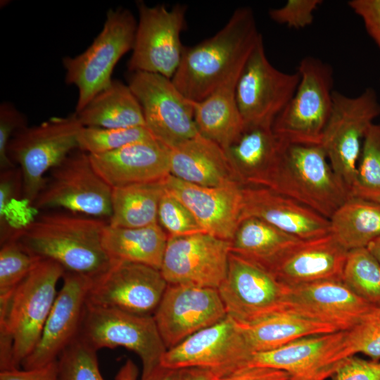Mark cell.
I'll list each match as a JSON object with an SVG mask.
<instances>
[{
  "label": "cell",
  "mask_w": 380,
  "mask_h": 380,
  "mask_svg": "<svg viewBox=\"0 0 380 380\" xmlns=\"http://www.w3.org/2000/svg\"><path fill=\"white\" fill-rule=\"evenodd\" d=\"M261 37L253 10L236 8L213 37L184 47L181 63L172 78L173 83L189 100H203L242 71Z\"/></svg>",
  "instance_id": "1"
},
{
  "label": "cell",
  "mask_w": 380,
  "mask_h": 380,
  "mask_svg": "<svg viewBox=\"0 0 380 380\" xmlns=\"http://www.w3.org/2000/svg\"><path fill=\"white\" fill-rule=\"evenodd\" d=\"M108 223L69 211L48 212L34 217L15 239L32 255L53 260L65 272L92 278L111 262L102 244Z\"/></svg>",
  "instance_id": "2"
},
{
  "label": "cell",
  "mask_w": 380,
  "mask_h": 380,
  "mask_svg": "<svg viewBox=\"0 0 380 380\" xmlns=\"http://www.w3.org/2000/svg\"><path fill=\"white\" fill-rule=\"evenodd\" d=\"M281 141L266 187L329 219L351 195L334 172L322 146Z\"/></svg>",
  "instance_id": "3"
},
{
  "label": "cell",
  "mask_w": 380,
  "mask_h": 380,
  "mask_svg": "<svg viewBox=\"0 0 380 380\" xmlns=\"http://www.w3.org/2000/svg\"><path fill=\"white\" fill-rule=\"evenodd\" d=\"M64 272L57 262L39 258L12 294L0 298V331L13 338L17 369L40 339L58 294V281Z\"/></svg>",
  "instance_id": "4"
},
{
  "label": "cell",
  "mask_w": 380,
  "mask_h": 380,
  "mask_svg": "<svg viewBox=\"0 0 380 380\" xmlns=\"http://www.w3.org/2000/svg\"><path fill=\"white\" fill-rule=\"evenodd\" d=\"M137 21L127 8H110L99 34L81 53L63 58L65 81L78 90L75 113L112 82V73L121 58L132 50Z\"/></svg>",
  "instance_id": "5"
},
{
  "label": "cell",
  "mask_w": 380,
  "mask_h": 380,
  "mask_svg": "<svg viewBox=\"0 0 380 380\" xmlns=\"http://www.w3.org/2000/svg\"><path fill=\"white\" fill-rule=\"evenodd\" d=\"M75 113L53 117L17 131L8 146V156L21 170L23 198L32 206L44 187L45 174L78 148L82 128Z\"/></svg>",
  "instance_id": "6"
},
{
  "label": "cell",
  "mask_w": 380,
  "mask_h": 380,
  "mask_svg": "<svg viewBox=\"0 0 380 380\" xmlns=\"http://www.w3.org/2000/svg\"><path fill=\"white\" fill-rule=\"evenodd\" d=\"M297 71L298 88L272 129L283 141L320 144L332 108L334 71L329 64L312 56L303 58Z\"/></svg>",
  "instance_id": "7"
},
{
  "label": "cell",
  "mask_w": 380,
  "mask_h": 380,
  "mask_svg": "<svg viewBox=\"0 0 380 380\" xmlns=\"http://www.w3.org/2000/svg\"><path fill=\"white\" fill-rule=\"evenodd\" d=\"M111 196L112 188L95 171L89 155L77 148L50 170L32 208L63 209L108 221Z\"/></svg>",
  "instance_id": "8"
},
{
  "label": "cell",
  "mask_w": 380,
  "mask_h": 380,
  "mask_svg": "<svg viewBox=\"0 0 380 380\" xmlns=\"http://www.w3.org/2000/svg\"><path fill=\"white\" fill-rule=\"evenodd\" d=\"M379 115L380 102L372 88L355 97L334 91L331 112L320 144L334 172L350 193L364 139Z\"/></svg>",
  "instance_id": "9"
},
{
  "label": "cell",
  "mask_w": 380,
  "mask_h": 380,
  "mask_svg": "<svg viewBox=\"0 0 380 380\" xmlns=\"http://www.w3.org/2000/svg\"><path fill=\"white\" fill-rule=\"evenodd\" d=\"M77 337L96 350L122 346L134 351L141 361V376L160 365L167 350L152 315L87 303Z\"/></svg>",
  "instance_id": "10"
},
{
  "label": "cell",
  "mask_w": 380,
  "mask_h": 380,
  "mask_svg": "<svg viewBox=\"0 0 380 380\" xmlns=\"http://www.w3.org/2000/svg\"><path fill=\"white\" fill-rule=\"evenodd\" d=\"M128 85L142 110L145 126L153 137L170 148L197 134L194 101L172 79L146 72H129Z\"/></svg>",
  "instance_id": "11"
},
{
  "label": "cell",
  "mask_w": 380,
  "mask_h": 380,
  "mask_svg": "<svg viewBox=\"0 0 380 380\" xmlns=\"http://www.w3.org/2000/svg\"><path fill=\"white\" fill-rule=\"evenodd\" d=\"M139 11L129 72H146L172 79L183 56L180 35L185 26L186 8L176 4L170 9L163 5L148 6L137 3Z\"/></svg>",
  "instance_id": "12"
},
{
  "label": "cell",
  "mask_w": 380,
  "mask_h": 380,
  "mask_svg": "<svg viewBox=\"0 0 380 380\" xmlns=\"http://www.w3.org/2000/svg\"><path fill=\"white\" fill-rule=\"evenodd\" d=\"M298 72H284L267 58L262 37L248 56L236 87V100L245 126L272 127L293 96Z\"/></svg>",
  "instance_id": "13"
},
{
  "label": "cell",
  "mask_w": 380,
  "mask_h": 380,
  "mask_svg": "<svg viewBox=\"0 0 380 380\" xmlns=\"http://www.w3.org/2000/svg\"><path fill=\"white\" fill-rule=\"evenodd\" d=\"M288 286L260 265L230 253L217 289L227 315L249 324L287 309Z\"/></svg>",
  "instance_id": "14"
},
{
  "label": "cell",
  "mask_w": 380,
  "mask_h": 380,
  "mask_svg": "<svg viewBox=\"0 0 380 380\" xmlns=\"http://www.w3.org/2000/svg\"><path fill=\"white\" fill-rule=\"evenodd\" d=\"M252 355L239 323L227 315L167 349L160 365L177 369H207L222 376L245 367Z\"/></svg>",
  "instance_id": "15"
},
{
  "label": "cell",
  "mask_w": 380,
  "mask_h": 380,
  "mask_svg": "<svg viewBox=\"0 0 380 380\" xmlns=\"http://www.w3.org/2000/svg\"><path fill=\"white\" fill-rule=\"evenodd\" d=\"M167 285L160 270L140 263L111 260L104 271L91 278L87 303L151 315Z\"/></svg>",
  "instance_id": "16"
},
{
  "label": "cell",
  "mask_w": 380,
  "mask_h": 380,
  "mask_svg": "<svg viewBox=\"0 0 380 380\" xmlns=\"http://www.w3.org/2000/svg\"><path fill=\"white\" fill-rule=\"evenodd\" d=\"M231 243L201 232L168 236L160 271L168 284L217 289L226 278Z\"/></svg>",
  "instance_id": "17"
},
{
  "label": "cell",
  "mask_w": 380,
  "mask_h": 380,
  "mask_svg": "<svg viewBox=\"0 0 380 380\" xmlns=\"http://www.w3.org/2000/svg\"><path fill=\"white\" fill-rule=\"evenodd\" d=\"M153 316L169 349L227 314L217 289L168 284Z\"/></svg>",
  "instance_id": "18"
},
{
  "label": "cell",
  "mask_w": 380,
  "mask_h": 380,
  "mask_svg": "<svg viewBox=\"0 0 380 380\" xmlns=\"http://www.w3.org/2000/svg\"><path fill=\"white\" fill-rule=\"evenodd\" d=\"M63 284L44 326L39 342L23 361V369L46 366L58 360L78 336L91 277L65 272Z\"/></svg>",
  "instance_id": "19"
},
{
  "label": "cell",
  "mask_w": 380,
  "mask_h": 380,
  "mask_svg": "<svg viewBox=\"0 0 380 380\" xmlns=\"http://www.w3.org/2000/svg\"><path fill=\"white\" fill-rule=\"evenodd\" d=\"M347 330L310 336L281 347L253 353L246 367H262L287 372L291 380H327Z\"/></svg>",
  "instance_id": "20"
},
{
  "label": "cell",
  "mask_w": 380,
  "mask_h": 380,
  "mask_svg": "<svg viewBox=\"0 0 380 380\" xmlns=\"http://www.w3.org/2000/svg\"><path fill=\"white\" fill-rule=\"evenodd\" d=\"M163 182L165 190L190 210L206 233L232 240L241 220V184L204 186L186 182L171 175Z\"/></svg>",
  "instance_id": "21"
},
{
  "label": "cell",
  "mask_w": 380,
  "mask_h": 380,
  "mask_svg": "<svg viewBox=\"0 0 380 380\" xmlns=\"http://www.w3.org/2000/svg\"><path fill=\"white\" fill-rule=\"evenodd\" d=\"M348 253L330 233L299 241L265 268L288 286L342 281Z\"/></svg>",
  "instance_id": "22"
},
{
  "label": "cell",
  "mask_w": 380,
  "mask_h": 380,
  "mask_svg": "<svg viewBox=\"0 0 380 380\" xmlns=\"http://www.w3.org/2000/svg\"><path fill=\"white\" fill-rule=\"evenodd\" d=\"M288 288L286 310L332 324L341 330L351 329L377 307L357 296L342 281Z\"/></svg>",
  "instance_id": "23"
},
{
  "label": "cell",
  "mask_w": 380,
  "mask_h": 380,
  "mask_svg": "<svg viewBox=\"0 0 380 380\" xmlns=\"http://www.w3.org/2000/svg\"><path fill=\"white\" fill-rule=\"evenodd\" d=\"M247 217L259 218L301 240L330 234L328 218L265 186H242L241 219Z\"/></svg>",
  "instance_id": "24"
},
{
  "label": "cell",
  "mask_w": 380,
  "mask_h": 380,
  "mask_svg": "<svg viewBox=\"0 0 380 380\" xmlns=\"http://www.w3.org/2000/svg\"><path fill=\"white\" fill-rule=\"evenodd\" d=\"M170 148L156 139L89 155L98 175L113 189L160 181L170 175Z\"/></svg>",
  "instance_id": "25"
},
{
  "label": "cell",
  "mask_w": 380,
  "mask_h": 380,
  "mask_svg": "<svg viewBox=\"0 0 380 380\" xmlns=\"http://www.w3.org/2000/svg\"><path fill=\"white\" fill-rule=\"evenodd\" d=\"M281 144L272 127L245 126L224 151L237 181L243 186L266 187Z\"/></svg>",
  "instance_id": "26"
},
{
  "label": "cell",
  "mask_w": 380,
  "mask_h": 380,
  "mask_svg": "<svg viewBox=\"0 0 380 380\" xmlns=\"http://www.w3.org/2000/svg\"><path fill=\"white\" fill-rule=\"evenodd\" d=\"M170 175L204 186L239 183L223 148L200 134L170 148Z\"/></svg>",
  "instance_id": "27"
},
{
  "label": "cell",
  "mask_w": 380,
  "mask_h": 380,
  "mask_svg": "<svg viewBox=\"0 0 380 380\" xmlns=\"http://www.w3.org/2000/svg\"><path fill=\"white\" fill-rule=\"evenodd\" d=\"M241 73L229 78L203 100L194 101V119L198 133L223 150L244 128L236 100V87Z\"/></svg>",
  "instance_id": "28"
},
{
  "label": "cell",
  "mask_w": 380,
  "mask_h": 380,
  "mask_svg": "<svg viewBox=\"0 0 380 380\" xmlns=\"http://www.w3.org/2000/svg\"><path fill=\"white\" fill-rule=\"evenodd\" d=\"M239 324L253 353L273 350L301 338L342 331L332 324L289 310L252 324Z\"/></svg>",
  "instance_id": "29"
},
{
  "label": "cell",
  "mask_w": 380,
  "mask_h": 380,
  "mask_svg": "<svg viewBox=\"0 0 380 380\" xmlns=\"http://www.w3.org/2000/svg\"><path fill=\"white\" fill-rule=\"evenodd\" d=\"M168 236L157 224L126 228L106 226L103 249L111 260L140 263L160 270Z\"/></svg>",
  "instance_id": "30"
},
{
  "label": "cell",
  "mask_w": 380,
  "mask_h": 380,
  "mask_svg": "<svg viewBox=\"0 0 380 380\" xmlns=\"http://www.w3.org/2000/svg\"><path fill=\"white\" fill-rule=\"evenodd\" d=\"M75 113L83 127L129 128L145 126L137 99L128 84L118 80H113L82 110Z\"/></svg>",
  "instance_id": "31"
},
{
  "label": "cell",
  "mask_w": 380,
  "mask_h": 380,
  "mask_svg": "<svg viewBox=\"0 0 380 380\" xmlns=\"http://www.w3.org/2000/svg\"><path fill=\"white\" fill-rule=\"evenodd\" d=\"M330 233L347 251L380 236V203L350 196L331 216Z\"/></svg>",
  "instance_id": "32"
},
{
  "label": "cell",
  "mask_w": 380,
  "mask_h": 380,
  "mask_svg": "<svg viewBox=\"0 0 380 380\" xmlns=\"http://www.w3.org/2000/svg\"><path fill=\"white\" fill-rule=\"evenodd\" d=\"M300 240L264 220L247 217L241 220L230 241L231 252L266 267Z\"/></svg>",
  "instance_id": "33"
},
{
  "label": "cell",
  "mask_w": 380,
  "mask_h": 380,
  "mask_svg": "<svg viewBox=\"0 0 380 380\" xmlns=\"http://www.w3.org/2000/svg\"><path fill=\"white\" fill-rule=\"evenodd\" d=\"M163 179L112 189L113 227L137 228L158 223V210L165 192Z\"/></svg>",
  "instance_id": "34"
},
{
  "label": "cell",
  "mask_w": 380,
  "mask_h": 380,
  "mask_svg": "<svg viewBox=\"0 0 380 380\" xmlns=\"http://www.w3.org/2000/svg\"><path fill=\"white\" fill-rule=\"evenodd\" d=\"M23 198V175L19 167L0 173V244L15 237L18 230L33 219L27 216L26 207L32 208Z\"/></svg>",
  "instance_id": "35"
},
{
  "label": "cell",
  "mask_w": 380,
  "mask_h": 380,
  "mask_svg": "<svg viewBox=\"0 0 380 380\" xmlns=\"http://www.w3.org/2000/svg\"><path fill=\"white\" fill-rule=\"evenodd\" d=\"M342 281L364 300L380 306V264L367 248L348 251Z\"/></svg>",
  "instance_id": "36"
},
{
  "label": "cell",
  "mask_w": 380,
  "mask_h": 380,
  "mask_svg": "<svg viewBox=\"0 0 380 380\" xmlns=\"http://www.w3.org/2000/svg\"><path fill=\"white\" fill-rule=\"evenodd\" d=\"M350 195L380 201V125L374 123L363 141Z\"/></svg>",
  "instance_id": "37"
},
{
  "label": "cell",
  "mask_w": 380,
  "mask_h": 380,
  "mask_svg": "<svg viewBox=\"0 0 380 380\" xmlns=\"http://www.w3.org/2000/svg\"><path fill=\"white\" fill-rule=\"evenodd\" d=\"M155 139L146 126L129 128L82 127L78 148L89 155L105 153L128 144Z\"/></svg>",
  "instance_id": "38"
},
{
  "label": "cell",
  "mask_w": 380,
  "mask_h": 380,
  "mask_svg": "<svg viewBox=\"0 0 380 380\" xmlns=\"http://www.w3.org/2000/svg\"><path fill=\"white\" fill-rule=\"evenodd\" d=\"M357 353L380 360V306L376 307L358 324L347 330L336 361L340 362Z\"/></svg>",
  "instance_id": "39"
},
{
  "label": "cell",
  "mask_w": 380,
  "mask_h": 380,
  "mask_svg": "<svg viewBox=\"0 0 380 380\" xmlns=\"http://www.w3.org/2000/svg\"><path fill=\"white\" fill-rule=\"evenodd\" d=\"M97 350L77 337L58 360V380H105L99 369Z\"/></svg>",
  "instance_id": "40"
},
{
  "label": "cell",
  "mask_w": 380,
  "mask_h": 380,
  "mask_svg": "<svg viewBox=\"0 0 380 380\" xmlns=\"http://www.w3.org/2000/svg\"><path fill=\"white\" fill-rule=\"evenodd\" d=\"M39 259L26 251L15 239L1 243L0 298L11 295Z\"/></svg>",
  "instance_id": "41"
},
{
  "label": "cell",
  "mask_w": 380,
  "mask_h": 380,
  "mask_svg": "<svg viewBox=\"0 0 380 380\" xmlns=\"http://www.w3.org/2000/svg\"><path fill=\"white\" fill-rule=\"evenodd\" d=\"M158 223L168 236L205 232L190 210L165 190L158 205Z\"/></svg>",
  "instance_id": "42"
},
{
  "label": "cell",
  "mask_w": 380,
  "mask_h": 380,
  "mask_svg": "<svg viewBox=\"0 0 380 380\" xmlns=\"http://www.w3.org/2000/svg\"><path fill=\"white\" fill-rule=\"evenodd\" d=\"M322 3L321 0H289L281 7L269 11L270 18L289 27L300 29L314 20V12Z\"/></svg>",
  "instance_id": "43"
},
{
  "label": "cell",
  "mask_w": 380,
  "mask_h": 380,
  "mask_svg": "<svg viewBox=\"0 0 380 380\" xmlns=\"http://www.w3.org/2000/svg\"><path fill=\"white\" fill-rule=\"evenodd\" d=\"M27 126L28 125L25 115L13 104L6 101L0 104L1 171L16 167L8 156V146L13 134Z\"/></svg>",
  "instance_id": "44"
},
{
  "label": "cell",
  "mask_w": 380,
  "mask_h": 380,
  "mask_svg": "<svg viewBox=\"0 0 380 380\" xmlns=\"http://www.w3.org/2000/svg\"><path fill=\"white\" fill-rule=\"evenodd\" d=\"M329 380H380V360L356 355L342 360Z\"/></svg>",
  "instance_id": "45"
},
{
  "label": "cell",
  "mask_w": 380,
  "mask_h": 380,
  "mask_svg": "<svg viewBox=\"0 0 380 380\" xmlns=\"http://www.w3.org/2000/svg\"><path fill=\"white\" fill-rule=\"evenodd\" d=\"M348 4L361 18L367 33L380 49V0H351Z\"/></svg>",
  "instance_id": "46"
},
{
  "label": "cell",
  "mask_w": 380,
  "mask_h": 380,
  "mask_svg": "<svg viewBox=\"0 0 380 380\" xmlns=\"http://www.w3.org/2000/svg\"><path fill=\"white\" fill-rule=\"evenodd\" d=\"M215 380H291L290 375L284 371L262 367H245Z\"/></svg>",
  "instance_id": "47"
},
{
  "label": "cell",
  "mask_w": 380,
  "mask_h": 380,
  "mask_svg": "<svg viewBox=\"0 0 380 380\" xmlns=\"http://www.w3.org/2000/svg\"><path fill=\"white\" fill-rule=\"evenodd\" d=\"M0 380H58L57 360L33 369L2 371L0 372Z\"/></svg>",
  "instance_id": "48"
},
{
  "label": "cell",
  "mask_w": 380,
  "mask_h": 380,
  "mask_svg": "<svg viewBox=\"0 0 380 380\" xmlns=\"http://www.w3.org/2000/svg\"><path fill=\"white\" fill-rule=\"evenodd\" d=\"M184 369H170L160 365L148 374L141 376V380H182Z\"/></svg>",
  "instance_id": "49"
},
{
  "label": "cell",
  "mask_w": 380,
  "mask_h": 380,
  "mask_svg": "<svg viewBox=\"0 0 380 380\" xmlns=\"http://www.w3.org/2000/svg\"><path fill=\"white\" fill-rule=\"evenodd\" d=\"M216 376L209 369L193 367L184 369L182 380H215Z\"/></svg>",
  "instance_id": "50"
},
{
  "label": "cell",
  "mask_w": 380,
  "mask_h": 380,
  "mask_svg": "<svg viewBox=\"0 0 380 380\" xmlns=\"http://www.w3.org/2000/svg\"><path fill=\"white\" fill-rule=\"evenodd\" d=\"M137 376L136 365L131 360H127L116 374L115 380H137Z\"/></svg>",
  "instance_id": "51"
},
{
  "label": "cell",
  "mask_w": 380,
  "mask_h": 380,
  "mask_svg": "<svg viewBox=\"0 0 380 380\" xmlns=\"http://www.w3.org/2000/svg\"><path fill=\"white\" fill-rule=\"evenodd\" d=\"M367 248L380 264V236L373 240Z\"/></svg>",
  "instance_id": "52"
},
{
  "label": "cell",
  "mask_w": 380,
  "mask_h": 380,
  "mask_svg": "<svg viewBox=\"0 0 380 380\" xmlns=\"http://www.w3.org/2000/svg\"><path fill=\"white\" fill-rule=\"evenodd\" d=\"M377 202H379V203H380V201H377Z\"/></svg>",
  "instance_id": "53"
}]
</instances>
